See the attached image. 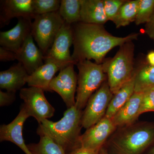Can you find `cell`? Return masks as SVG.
Here are the masks:
<instances>
[{"instance_id":"1","label":"cell","mask_w":154,"mask_h":154,"mask_svg":"<svg viewBox=\"0 0 154 154\" xmlns=\"http://www.w3.org/2000/svg\"><path fill=\"white\" fill-rule=\"evenodd\" d=\"M72 28L74 50L72 57L76 63L93 59L96 63L101 64L105 55L113 48L137 39L139 35L134 33L125 37H116L108 33L102 25L82 22Z\"/></svg>"},{"instance_id":"2","label":"cell","mask_w":154,"mask_h":154,"mask_svg":"<svg viewBox=\"0 0 154 154\" xmlns=\"http://www.w3.org/2000/svg\"><path fill=\"white\" fill-rule=\"evenodd\" d=\"M83 112L73 106L67 108L59 121L45 119L37 131L46 134L61 146L66 154L80 147V135Z\"/></svg>"},{"instance_id":"3","label":"cell","mask_w":154,"mask_h":154,"mask_svg":"<svg viewBox=\"0 0 154 154\" xmlns=\"http://www.w3.org/2000/svg\"><path fill=\"white\" fill-rule=\"evenodd\" d=\"M111 140L117 154H141L154 140V127L144 123L128 125Z\"/></svg>"},{"instance_id":"4","label":"cell","mask_w":154,"mask_h":154,"mask_svg":"<svg viewBox=\"0 0 154 154\" xmlns=\"http://www.w3.org/2000/svg\"><path fill=\"white\" fill-rule=\"evenodd\" d=\"M134 46L132 41L120 46L115 56L103 66L108 77L110 91L115 94L133 76Z\"/></svg>"},{"instance_id":"5","label":"cell","mask_w":154,"mask_h":154,"mask_svg":"<svg viewBox=\"0 0 154 154\" xmlns=\"http://www.w3.org/2000/svg\"><path fill=\"white\" fill-rule=\"evenodd\" d=\"M76 65L79 73L75 106L82 110L91 96L105 82L106 76L102 64L84 60L78 62Z\"/></svg>"},{"instance_id":"6","label":"cell","mask_w":154,"mask_h":154,"mask_svg":"<svg viewBox=\"0 0 154 154\" xmlns=\"http://www.w3.org/2000/svg\"><path fill=\"white\" fill-rule=\"evenodd\" d=\"M33 19L31 35L45 56L65 22L58 11L36 15Z\"/></svg>"},{"instance_id":"7","label":"cell","mask_w":154,"mask_h":154,"mask_svg":"<svg viewBox=\"0 0 154 154\" xmlns=\"http://www.w3.org/2000/svg\"><path fill=\"white\" fill-rule=\"evenodd\" d=\"M108 82H105L90 97L83 112L82 126L88 129L104 118L113 97Z\"/></svg>"},{"instance_id":"8","label":"cell","mask_w":154,"mask_h":154,"mask_svg":"<svg viewBox=\"0 0 154 154\" xmlns=\"http://www.w3.org/2000/svg\"><path fill=\"white\" fill-rule=\"evenodd\" d=\"M43 90L36 87L23 88L19 96L30 116H33L38 124L45 119L51 118L54 115L55 109L45 98Z\"/></svg>"},{"instance_id":"9","label":"cell","mask_w":154,"mask_h":154,"mask_svg":"<svg viewBox=\"0 0 154 154\" xmlns=\"http://www.w3.org/2000/svg\"><path fill=\"white\" fill-rule=\"evenodd\" d=\"M72 63L65 67L54 77L49 85V89L61 97L67 108L75 105V94L77 91L78 77Z\"/></svg>"},{"instance_id":"10","label":"cell","mask_w":154,"mask_h":154,"mask_svg":"<svg viewBox=\"0 0 154 154\" xmlns=\"http://www.w3.org/2000/svg\"><path fill=\"white\" fill-rule=\"evenodd\" d=\"M116 128L112 119L105 116L98 123L87 129L85 132L81 136L80 147L100 152L105 141Z\"/></svg>"},{"instance_id":"11","label":"cell","mask_w":154,"mask_h":154,"mask_svg":"<svg viewBox=\"0 0 154 154\" xmlns=\"http://www.w3.org/2000/svg\"><path fill=\"white\" fill-rule=\"evenodd\" d=\"M73 42L72 27L71 25L64 22L56 36L52 46L44 56V59L76 64L70 53V48Z\"/></svg>"},{"instance_id":"12","label":"cell","mask_w":154,"mask_h":154,"mask_svg":"<svg viewBox=\"0 0 154 154\" xmlns=\"http://www.w3.org/2000/svg\"><path fill=\"white\" fill-rule=\"evenodd\" d=\"M30 115L25 105L21 106L18 115L12 122L0 127V141H8L15 144L26 154H33L25 143L23 137V128Z\"/></svg>"},{"instance_id":"13","label":"cell","mask_w":154,"mask_h":154,"mask_svg":"<svg viewBox=\"0 0 154 154\" xmlns=\"http://www.w3.org/2000/svg\"><path fill=\"white\" fill-rule=\"evenodd\" d=\"M18 19L17 25L7 31L0 33L1 47L16 53L19 52L28 36L31 34L32 20Z\"/></svg>"},{"instance_id":"14","label":"cell","mask_w":154,"mask_h":154,"mask_svg":"<svg viewBox=\"0 0 154 154\" xmlns=\"http://www.w3.org/2000/svg\"><path fill=\"white\" fill-rule=\"evenodd\" d=\"M44 64L33 73L28 75L25 81L29 87H36L44 91L51 92L49 85L55 74L65 67L74 63L61 62L50 59H44Z\"/></svg>"},{"instance_id":"15","label":"cell","mask_w":154,"mask_h":154,"mask_svg":"<svg viewBox=\"0 0 154 154\" xmlns=\"http://www.w3.org/2000/svg\"><path fill=\"white\" fill-rule=\"evenodd\" d=\"M1 6V26L9 24L13 18L32 20L36 15L33 11V0H6Z\"/></svg>"},{"instance_id":"16","label":"cell","mask_w":154,"mask_h":154,"mask_svg":"<svg viewBox=\"0 0 154 154\" xmlns=\"http://www.w3.org/2000/svg\"><path fill=\"white\" fill-rule=\"evenodd\" d=\"M31 34L26 38L22 47L17 53V60L24 67L28 75H31L44 64V55L35 45Z\"/></svg>"},{"instance_id":"17","label":"cell","mask_w":154,"mask_h":154,"mask_svg":"<svg viewBox=\"0 0 154 154\" xmlns=\"http://www.w3.org/2000/svg\"><path fill=\"white\" fill-rule=\"evenodd\" d=\"M144 93L134 92L126 102L112 119L116 127L128 126L139 116L140 110Z\"/></svg>"},{"instance_id":"18","label":"cell","mask_w":154,"mask_h":154,"mask_svg":"<svg viewBox=\"0 0 154 154\" xmlns=\"http://www.w3.org/2000/svg\"><path fill=\"white\" fill-rule=\"evenodd\" d=\"M28 75L24 67L19 62L8 69L0 72V88L8 92L16 93L23 88Z\"/></svg>"},{"instance_id":"19","label":"cell","mask_w":154,"mask_h":154,"mask_svg":"<svg viewBox=\"0 0 154 154\" xmlns=\"http://www.w3.org/2000/svg\"><path fill=\"white\" fill-rule=\"evenodd\" d=\"M81 21L86 24L103 25L108 21L102 0H80Z\"/></svg>"},{"instance_id":"20","label":"cell","mask_w":154,"mask_h":154,"mask_svg":"<svg viewBox=\"0 0 154 154\" xmlns=\"http://www.w3.org/2000/svg\"><path fill=\"white\" fill-rule=\"evenodd\" d=\"M134 72L131 79L128 81L113 96L105 114V117L112 119L114 115L129 100L134 93Z\"/></svg>"},{"instance_id":"21","label":"cell","mask_w":154,"mask_h":154,"mask_svg":"<svg viewBox=\"0 0 154 154\" xmlns=\"http://www.w3.org/2000/svg\"><path fill=\"white\" fill-rule=\"evenodd\" d=\"M40 140L37 143L28 144V148L33 154H66L63 148L46 134L37 131Z\"/></svg>"},{"instance_id":"22","label":"cell","mask_w":154,"mask_h":154,"mask_svg":"<svg viewBox=\"0 0 154 154\" xmlns=\"http://www.w3.org/2000/svg\"><path fill=\"white\" fill-rule=\"evenodd\" d=\"M154 88V66H146L135 72L134 92L144 93Z\"/></svg>"},{"instance_id":"23","label":"cell","mask_w":154,"mask_h":154,"mask_svg":"<svg viewBox=\"0 0 154 154\" xmlns=\"http://www.w3.org/2000/svg\"><path fill=\"white\" fill-rule=\"evenodd\" d=\"M80 0H61L58 12L64 21L72 25L81 21Z\"/></svg>"},{"instance_id":"24","label":"cell","mask_w":154,"mask_h":154,"mask_svg":"<svg viewBox=\"0 0 154 154\" xmlns=\"http://www.w3.org/2000/svg\"><path fill=\"white\" fill-rule=\"evenodd\" d=\"M140 0L126 1L119 10L113 21L117 28L124 27L135 21Z\"/></svg>"},{"instance_id":"25","label":"cell","mask_w":154,"mask_h":154,"mask_svg":"<svg viewBox=\"0 0 154 154\" xmlns=\"http://www.w3.org/2000/svg\"><path fill=\"white\" fill-rule=\"evenodd\" d=\"M154 13V0H140L135 20L137 25L147 23Z\"/></svg>"},{"instance_id":"26","label":"cell","mask_w":154,"mask_h":154,"mask_svg":"<svg viewBox=\"0 0 154 154\" xmlns=\"http://www.w3.org/2000/svg\"><path fill=\"white\" fill-rule=\"evenodd\" d=\"M60 0H33L34 14L42 15L58 11L60 5Z\"/></svg>"},{"instance_id":"27","label":"cell","mask_w":154,"mask_h":154,"mask_svg":"<svg viewBox=\"0 0 154 154\" xmlns=\"http://www.w3.org/2000/svg\"><path fill=\"white\" fill-rule=\"evenodd\" d=\"M123 0H104L103 6L108 20L113 22L122 6L126 2Z\"/></svg>"},{"instance_id":"28","label":"cell","mask_w":154,"mask_h":154,"mask_svg":"<svg viewBox=\"0 0 154 154\" xmlns=\"http://www.w3.org/2000/svg\"><path fill=\"white\" fill-rule=\"evenodd\" d=\"M154 111V90H149L144 93L141 103L140 115L145 112Z\"/></svg>"},{"instance_id":"29","label":"cell","mask_w":154,"mask_h":154,"mask_svg":"<svg viewBox=\"0 0 154 154\" xmlns=\"http://www.w3.org/2000/svg\"><path fill=\"white\" fill-rule=\"evenodd\" d=\"M16 99V93L0 91V106L1 107L11 105Z\"/></svg>"},{"instance_id":"30","label":"cell","mask_w":154,"mask_h":154,"mask_svg":"<svg viewBox=\"0 0 154 154\" xmlns=\"http://www.w3.org/2000/svg\"><path fill=\"white\" fill-rule=\"evenodd\" d=\"M17 60V54L11 51L0 47V60L1 61H10Z\"/></svg>"},{"instance_id":"31","label":"cell","mask_w":154,"mask_h":154,"mask_svg":"<svg viewBox=\"0 0 154 154\" xmlns=\"http://www.w3.org/2000/svg\"><path fill=\"white\" fill-rule=\"evenodd\" d=\"M145 32L150 38L154 40V13L146 25Z\"/></svg>"},{"instance_id":"32","label":"cell","mask_w":154,"mask_h":154,"mask_svg":"<svg viewBox=\"0 0 154 154\" xmlns=\"http://www.w3.org/2000/svg\"><path fill=\"white\" fill-rule=\"evenodd\" d=\"M68 154H99V152L94 151L80 147Z\"/></svg>"},{"instance_id":"33","label":"cell","mask_w":154,"mask_h":154,"mask_svg":"<svg viewBox=\"0 0 154 154\" xmlns=\"http://www.w3.org/2000/svg\"><path fill=\"white\" fill-rule=\"evenodd\" d=\"M147 60L150 65L154 66V51L149 53L147 56Z\"/></svg>"},{"instance_id":"34","label":"cell","mask_w":154,"mask_h":154,"mask_svg":"<svg viewBox=\"0 0 154 154\" xmlns=\"http://www.w3.org/2000/svg\"><path fill=\"white\" fill-rule=\"evenodd\" d=\"M99 154H109L107 152L106 150H105L103 148L101 149L100 150V152H99Z\"/></svg>"},{"instance_id":"35","label":"cell","mask_w":154,"mask_h":154,"mask_svg":"<svg viewBox=\"0 0 154 154\" xmlns=\"http://www.w3.org/2000/svg\"><path fill=\"white\" fill-rule=\"evenodd\" d=\"M149 154H154V147L152 149L151 151L150 152Z\"/></svg>"},{"instance_id":"36","label":"cell","mask_w":154,"mask_h":154,"mask_svg":"<svg viewBox=\"0 0 154 154\" xmlns=\"http://www.w3.org/2000/svg\"><path fill=\"white\" fill-rule=\"evenodd\" d=\"M153 89V90H154V89Z\"/></svg>"}]
</instances>
